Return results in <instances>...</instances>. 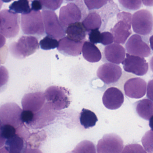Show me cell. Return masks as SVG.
Listing matches in <instances>:
<instances>
[{
  "label": "cell",
  "instance_id": "cell-31",
  "mask_svg": "<svg viewBox=\"0 0 153 153\" xmlns=\"http://www.w3.org/2000/svg\"><path fill=\"white\" fill-rule=\"evenodd\" d=\"M42 6L51 10H56L60 8L63 0H39Z\"/></svg>",
  "mask_w": 153,
  "mask_h": 153
},
{
  "label": "cell",
  "instance_id": "cell-33",
  "mask_svg": "<svg viewBox=\"0 0 153 153\" xmlns=\"http://www.w3.org/2000/svg\"><path fill=\"white\" fill-rule=\"evenodd\" d=\"M108 0H84L89 10L99 9L107 4Z\"/></svg>",
  "mask_w": 153,
  "mask_h": 153
},
{
  "label": "cell",
  "instance_id": "cell-2",
  "mask_svg": "<svg viewBox=\"0 0 153 153\" xmlns=\"http://www.w3.org/2000/svg\"><path fill=\"white\" fill-rule=\"evenodd\" d=\"M21 27L26 35L43 36L45 33V26L41 12L31 10L29 13L22 14Z\"/></svg>",
  "mask_w": 153,
  "mask_h": 153
},
{
  "label": "cell",
  "instance_id": "cell-48",
  "mask_svg": "<svg viewBox=\"0 0 153 153\" xmlns=\"http://www.w3.org/2000/svg\"><path fill=\"white\" fill-rule=\"evenodd\" d=\"M150 67L151 70L153 72V56L151 58L150 61Z\"/></svg>",
  "mask_w": 153,
  "mask_h": 153
},
{
  "label": "cell",
  "instance_id": "cell-37",
  "mask_svg": "<svg viewBox=\"0 0 153 153\" xmlns=\"http://www.w3.org/2000/svg\"><path fill=\"white\" fill-rule=\"evenodd\" d=\"M34 117V112L30 111L23 110L21 114V120L28 126L31 124Z\"/></svg>",
  "mask_w": 153,
  "mask_h": 153
},
{
  "label": "cell",
  "instance_id": "cell-16",
  "mask_svg": "<svg viewBox=\"0 0 153 153\" xmlns=\"http://www.w3.org/2000/svg\"><path fill=\"white\" fill-rule=\"evenodd\" d=\"M102 102L107 108L116 110L119 108L124 102V95L119 89L110 87L107 89L102 96Z\"/></svg>",
  "mask_w": 153,
  "mask_h": 153
},
{
  "label": "cell",
  "instance_id": "cell-17",
  "mask_svg": "<svg viewBox=\"0 0 153 153\" xmlns=\"http://www.w3.org/2000/svg\"><path fill=\"white\" fill-rule=\"evenodd\" d=\"M84 42V41H74L68 36L65 37L59 40L57 49L65 55L78 56L82 53Z\"/></svg>",
  "mask_w": 153,
  "mask_h": 153
},
{
  "label": "cell",
  "instance_id": "cell-8",
  "mask_svg": "<svg viewBox=\"0 0 153 153\" xmlns=\"http://www.w3.org/2000/svg\"><path fill=\"white\" fill-rule=\"evenodd\" d=\"M42 17L45 30L48 36L54 39H61L65 36L63 26L59 20L56 13L52 10H43Z\"/></svg>",
  "mask_w": 153,
  "mask_h": 153
},
{
  "label": "cell",
  "instance_id": "cell-46",
  "mask_svg": "<svg viewBox=\"0 0 153 153\" xmlns=\"http://www.w3.org/2000/svg\"><path fill=\"white\" fill-rule=\"evenodd\" d=\"M149 126L153 130V116L149 120Z\"/></svg>",
  "mask_w": 153,
  "mask_h": 153
},
{
  "label": "cell",
  "instance_id": "cell-30",
  "mask_svg": "<svg viewBox=\"0 0 153 153\" xmlns=\"http://www.w3.org/2000/svg\"><path fill=\"white\" fill-rule=\"evenodd\" d=\"M120 4L124 8L131 10H136L141 7V0H118Z\"/></svg>",
  "mask_w": 153,
  "mask_h": 153
},
{
  "label": "cell",
  "instance_id": "cell-40",
  "mask_svg": "<svg viewBox=\"0 0 153 153\" xmlns=\"http://www.w3.org/2000/svg\"><path fill=\"white\" fill-rule=\"evenodd\" d=\"M31 10L38 11L42 9V5L39 0H34L31 3Z\"/></svg>",
  "mask_w": 153,
  "mask_h": 153
},
{
  "label": "cell",
  "instance_id": "cell-36",
  "mask_svg": "<svg viewBox=\"0 0 153 153\" xmlns=\"http://www.w3.org/2000/svg\"><path fill=\"white\" fill-rule=\"evenodd\" d=\"M89 40L94 44L101 43V33L98 29L90 31L89 34Z\"/></svg>",
  "mask_w": 153,
  "mask_h": 153
},
{
  "label": "cell",
  "instance_id": "cell-38",
  "mask_svg": "<svg viewBox=\"0 0 153 153\" xmlns=\"http://www.w3.org/2000/svg\"><path fill=\"white\" fill-rule=\"evenodd\" d=\"M114 42L113 35L109 32H103L101 33V44L103 45H111Z\"/></svg>",
  "mask_w": 153,
  "mask_h": 153
},
{
  "label": "cell",
  "instance_id": "cell-44",
  "mask_svg": "<svg viewBox=\"0 0 153 153\" xmlns=\"http://www.w3.org/2000/svg\"><path fill=\"white\" fill-rule=\"evenodd\" d=\"M142 1L146 6H153V0H142Z\"/></svg>",
  "mask_w": 153,
  "mask_h": 153
},
{
  "label": "cell",
  "instance_id": "cell-12",
  "mask_svg": "<svg viewBox=\"0 0 153 153\" xmlns=\"http://www.w3.org/2000/svg\"><path fill=\"white\" fill-rule=\"evenodd\" d=\"M122 69L119 65L107 63L101 65L97 71V75L107 84L117 82L122 75Z\"/></svg>",
  "mask_w": 153,
  "mask_h": 153
},
{
  "label": "cell",
  "instance_id": "cell-21",
  "mask_svg": "<svg viewBox=\"0 0 153 153\" xmlns=\"http://www.w3.org/2000/svg\"><path fill=\"white\" fill-rule=\"evenodd\" d=\"M27 145V141L17 134L6 140L5 143V146L10 153H25Z\"/></svg>",
  "mask_w": 153,
  "mask_h": 153
},
{
  "label": "cell",
  "instance_id": "cell-22",
  "mask_svg": "<svg viewBox=\"0 0 153 153\" xmlns=\"http://www.w3.org/2000/svg\"><path fill=\"white\" fill-rule=\"evenodd\" d=\"M136 111L139 117L149 120L153 116V102L149 99H144L134 103Z\"/></svg>",
  "mask_w": 153,
  "mask_h": 153
},
{
  "label": "cell",
  "instance_id": "cell-27",
  "mask_svg": "<svg viewBox=\"0 0 153 153\" xmlns=\"http://www.w3.org/2000/svg\"><path fill=\"white\" fill-rule=\"evenodd\" d=\"M70 153H96V152L95 146L92 142L84 140L79 143Z\"/></svg>",
  "mask_w": 153,
  "mask_h": 153
},
{
  "label": "cell",
  "instance_id": "cell-23",
  "mask_svg": "<svg viewBox=\"0 0 153 153\" xmlns=\"http://www.w3.org/2000/svg\"><path fill=\"white\" fill-rule=\"evenodd\" d=\"M86 32L82 23L80 22L71 24L65 30L67 36L76 41H83L86 36Z\"/></svg>",
  "mask_w": 153,
  "mask_h": 153
},
{
  "label": "cell",
  "instance_id": "cell-28",
  "mask_svg": "<svg viewBox=\"0 0 153 153\" xmlns=\"http://www.w3.org/2000/svg\"><path fill=\"white\" fill-rule=\"evenodd\" d=\"M39 45L41 49L43 50H51L55 49L56 48H57L59 45V42L57 39L48 36L40 40Z\"/></svg>",
  "mask_w": 153,
  "mask_h": 153
},
{
  "label": "cell",
  "instance_id": "cell-39",
  "mask_svg": "<svg viewBox=\"0 0 153 153\" xmlns=\"http://www.w3.org/2000/svg\"><path fill=\"white\" fill-rule=\"evenodd\" d=\"M146 96L153 102V79L148 82L146 89Z\"/></svg>",
  "mask_w": 153,
  "mask_h": 153
},
{
  "label": "cell",
  "instance_id": "cell-24",
  "mask_svg": "<svg viewBox=\"0 0 153 153\" xmlns=\"http://www.w3.org/2000/svg\"><path fill=\"white\" fill-rule=\"evenodd\" d=\"M82 23L86 31L90 32L94 30H99L100 28L101 19L97 13L92 12L85 17Z\"/></svg>",
  "mask_w": 153,
  "mask_h": 153
},
{
  "label": "cell",
  "instance_id": "cell-32",
  "mask_svg": "<svg viewBox=\"0 0 153 153\" xmlns=\"http://www.w3.org/2000/svg\"><path fill=\"white\" fill-rule=\"evenodd\" d=\"M0 131L6 140L11 138L16 134V128L10 125H2Z\"/></svg>",
  "mask_w": 153,
  "mask_h": 153
},
{
  "label": "cell",
  "instance_id": "cell-45",
  "mask_svg": "<svg viewBox=\"0 0 153 153\" xmlns=\"http://www.w3.org/2000/svg\"><path fill=\"white\" fill-rule=\"evenodd\" d=\"M0 153H10L5 146L0 148Z\"/></svg>",
  "mask_w": 153,
  "mask_h": 153
},
{
  "label": "cell",
  "instance_id": "cell-53",
  "mask_svg": "<svg viewBox=\"0 0 153 153\" xmlns=\"http://www.w3.org/2000/svg\"><path fill=\"white\" fill-rule=\"evenodd\" d=\"M0 64H1V61H0Z\"/></svg>",
  "mask_w": 153,
  "mask_h": 153
},
{
  "label": "cell",
  "instance_id": "cell-19",
  "mask_svg": "<svg viewBox=\"0 0 153 153\" xmlns=\"http://www.w3.org/2000/svg\"><path fill=\"white\" fill-rule=\"evenodd\" d=\"M54 110L47 102L37 112L34 113V117L29 126L32 128H40L45 126L46 119H52L53 111Z\"/></svg>",
  "mask_w": 153,
  "mask_h": 153
},
{
  "label": "cell",
  "instance_id": "cell-1",
  "mask_svg": "<svg viewBox=\"0 0 153 153\" xmlns=\"http://www.w3.org/2000/svg\"><path fill=\"white\" fill-rule=\"evenodd\" d=\"M37 39L33 36H22L18 42H13L9 46L11 54L18 59H24L36 52L39 48Z\"/></svg>",
  "mask_w": 153,
  "mask_h": 153
},
{
  "label": "cell",
  "instance_id": "cell-18",
  "mask_svg": "<svg viewBox=\"0 0 153 153\" xmlns=\"http://www.w3.org/2000/svg\"><path fill=\"white\" fill-rule=\"evenodd\" d=\"M104 54L108 62L118 65L125 60L126 52L122 45L115 43L106 46L104 48Z\"/></svg>",
  "mask_w": 153,
  "mask_h": 153
},
{
  "label": "cell",
  "instance_id": "cell-13",
  "mask_svg": "<svg viewBox=\"0 0 153 153\" xmlns=\"http://www.w3.org/2000/svg\"><path fill=\"white\" fill-rule=\"evenodd\" d=\"M80 8L74 3H70L61 8L59 19L63 27H68L73 23L78 22L82 19Z\"/></svg>",
  "mask_w": 153,
  "mask_h": 153
},
{
  "label": "cell",
  "instance_id": "cell-42",
  "mask_svg": "<svg viewBox=\"0 0 153 153\" xmlns=\"http://www.w3.org/2000/svg\"><path fill=\"white\" fill-rule=\"evenodd\" d=\"M6 39L3 35L0 33V48H2L5 45Z\"/></svg>",
  "mask_w": 153,
  "mask_h": 153
},
{
  "label": "cell",
  "instance_id": "cell-11",
  "mask_svg": "<svg viewBox=\"0 0 153 153\" xmlns=\"http://www.w3.org/2000/svg\"><path fill=\"white\" fill-rule=\"evenodd\" d=\"M126 48L128 53L142 57H148L151 54V48L141 36L134 34L127 42Z\"/></svg>",
  "mask_w": 153,
  "mask_h": 153
},
{
  "label": "cell",
  "instance_id": "cell-25",
  "mask_svg": "<svg viewBox=\"0 0 153 153\" xmlns=\"http://www.w3.org/2000/svg\"><path fill=\"white\" fill-rule=\"evenodd\" d=\"M98 120V118L94 112L90 110L82 109L80 113V122L85 128L94 126Z\"/></svg>",
  "mask_w": 153,
  "mask_h": 153
},
{
  "label": "cell",
  "instance_id": "cell-7",
  "mask_svg": "<svg viewBox=\"0 0 153 153\" xmlns=\"http://www.w3.org/2000/svg\"><path fill=\"white\" fill-rule=\"evenodd\" d=\"M22 110L14 102H8L0 107V119L2 125H9L17 128L24 125L21 120Z\"/></svg>",
  "mask_w": 153,
  "mask_h": 153
},
{
  "label": "cell",
  "instance_id": "cell-9",
  "mask_svg": "<svg viewBox=\"0 0 153 153\" xmlns=\"http://www.w3.org/2000/svg\"><path fill=\"white\" fill-rule=\"evenodd\" d=\"M124 148L122 138L114 134L104 135L98 141L97 153H121Z\"/></svg>",
  "mask_w": 153,
  "mask_h": 153
},
{
  "label": "cell",
  "instance_id": "cell-47",
  "mask_svg": "<svg viewBox=\"0 0 153 153\" xmlns=\"http://www.w3.org/2000/svg\"><path fill=\"white\" fill-rule=\"evenodd\" d=\"M149 41H150V47H151V49L153 51V35L152 36L150 37Z\"/></svg>",
  "mask_w": 153,
  "mask_h": 153
},
{
  "label": "cell",
  "instance_id": "cell-43",
  "mask_svg": "<svg viewBox=\"0 0 153 153\" xmlns=\"http://www.w3.org/2000/svg\"><path fill=\"white\" fill-rule=\"evenodd\" d=\"M6 140L0 131V148L3 147L5 145V142Z\"/></svg>",
  "mask_w": 153,
  "mask_h": 153
},
{
  "label": "cell",
  "instance_id": "cell-52",
  "mask_svg": "<svg viewBox=\"0 0 153 153\" xmlns=\"http://www.w3.org/2000/svg\"><path fill=\"white\" fill-rule=\"evenodd\" d=\"M66 1H74V0H66Z\"/></svg>",
  "mask_w": 153,
  "mask_h": 153
},
{
  "label": "cell",
  "instance_id": "cell-26",
  "mask_svg": "<svg viewBox=\"0 0 153 153\" xmlns=\"http://www.w3.org/2000/svg\"><path fill=\"white\" fill-rule=\"evenodd\" d=\"M10 10L22 14L29 13L31 11L28 0H18L13 2L9 6Z\"/></svg>",
  "mask_w": 153,
  "mask_h": 153
},
{
  "label": "cell",
  "instance_id": "cell-4",
  "mask_svg": "<svg viewBox=\"0 0 153 153\" xmlns=\"http://www.w3.org/2000/svg\"><path fill=\"white\" fill-rule=\"evenodd\" d=\"M117 18L118 22L111 31L114 42L116 44L124 45L132 34V14L130 13L122 12L117 14Z\"/></svg>",
  "mask_w": 153,
  "mask_h": 153
},
{
  "label": "cell",
  "instance_id": "cell-49",
  "mask_svg": "<svg viewBox=\"0 0 153 153\" xmlns=\"http://www.w3.org/2000/svg\"><path fill=\"white\" fill-rule=\"evenodd\" d=\"M3 2L5 3H8L10 2L11 1L13 0H1Z\"/></svg>",
  "mask_w": 153,
  "mask_h": 153
},
{
  "label": "cell",
  "instance_id": "cell-20",
  "mask_svg": "<svg viewBox=\"0 0 153 153\" xmlns=\"http://www.w3.org/2000/svg\"><path fill=\"white\" fill-rule=\"evenodd\" d=\"M82 52L84 58L89 62H98L101 59L102 54L100 49L91 42H84Z\"/></svg>",
  "mask_w": 153,
  "mask_h": 153
},
{
  "label": "cell",
  "instance_id": "cell-10",
  "mask_svg": "<svg viewBox=\"0 0 153 153\" xmlns=\"http://www.w3.org/2000/svg\"><path fill=\"white\" fill-rule=\"evenodd\" d=\"M126 58L122 62L124 70L137 76H144L147 74L149 65L144 57L126 54Z\"/></svg>",
  "mask_w": 153,
  "mask_h": 153
},
{
  "label": "cell",
  "instance_id": "cell-15",
  "mask_svg": "<svg viewBox=\"0 0 153 153\" xmlns=\"http://www.w3.org/2000/svg\"><path fill=\"white\" fill-rule=\"evenodd\" d=\"M46 98L43 92L30 93L25 94L22 100L23 110L35 113L40 110L45 105Z\"/></svg>",
  "mask_w": 153,
  "mask_h": 153
},
{
  "label": "cell",
  "instance_id": "cell-5",
  "mask_svg": "<svg viewBox=\"0 0 153 153\" xmlns=\"http://www.w3.org/2000/svg\"><path fill=\"white\" fill-rule=\"evenodd\" d=\"M19 15L8 10L0 12V33L7 38L15 37L19 31Z\"/></svg>",
  "mask_w": 153,
  "mask_h": 153
},
{
  "label": "cell",
  "instance_id": "cell-41",
  "mask_svg": "<svg viewBox=\"0 0 153 153\" xmlns=\"http://www.w3.org/2000/svg\"><path fill=\"white\" fill-rule=\"evenodd\" d=\"M25 153H43L41 151L36 148H32L30 147L27 148Z\"/></svg>",
  "mask_w": 153,
  "mask_h": 153
},
{
  "label": "cell",
  "instance_id": "cell-50",
  "mask_svg": "<svg viewBox=\"0 0 153 153\" xmlns=\"http://www.w3.org/2000/svg\"><path fill=\"white\" fill-rule=\"evenodd\" d=\"M3 1L1 0H0V10H1V8L2 6Z\"/></svg>",
  "mask_w": 153,
  "mask_h": 153
},
{
  "label": "cell",
  "instance_id": "cell-3",
  "mask_svg": "<svg viewBox=\"0 0 153 153\" xmlns=\"http://www.w3.org/2000/svg\"><path fill=\"white\" fill-rule=\"evenodd\" d=\"M45 94L46 100L54 110L66 108L71 104L70 92L65 87L52 85L46 90Z\"/></svg>",
  "mask_w": 153,
  "mask_h": 153
},
{
  "label": "cell",
  "instance_id": "cell-14",
  "mask_svg": "<svg viewBox=\"0 0 153 153\" xmlns=\"http://www.w3.org/2000/svg\"><path fill=\"white\" fill-rule=\"evenodd\" d=\"M146 82L140 77L130 78L124 85L125 94L132 99H140L145 95L147 89Z\"/></svg>",
  "mask_w": 153,
  "mask_h": 153
},
{
  "label": "cell",
  "instance_id": "cell-34",
  "mask_svg": "<svg viewBox=\"0 0 153 153\" xmlns=\"http://www.w3.org/2000/svg\"><path fill=\"white\" fill-rule=\"evenodd\" d=\"M121 153H147L143 146L138 144L126 146Z\"/></svg>",
  "mask_w": 153,
  "mask_h": 153
},
{
  "label": "cell",
  "instance_id": "cell-51",
  "mask_svg": "<svg viewBox=\"0 0 153 153\" xmlns=\"http://www.w3.org/2000/svg\"><path fill=\"white\" fill-rule=\"evenodd\" d=\"M2 124L1 121V119H0V130H1V128Z\"/></svg>",
  "mask_w": 153,
  "mask_h": 153
},
{
  "label": "cell",
  "instance_id": "cell-35",
  "mask_svg": "<svg viewBox=\"0 0 153 153\" xmlns=\"http://www.w3.org/2000/svg\"><path fill=\"white\" fill-rule=\"evenodd\" d=\"M8 70L4 66H0V89L6 85L9 80Z\"/></svg>",
  "mask_w": 153,
  "mask_h": 153
},
{
  "label": "cell",
  "instance_id": "cell-6",
  "mask_svg": "<svg viewBox=\"0 0 153 153\" xmlns=\"http://www.w3.org/2000/svg\"><path fill=\"white\" fill-rule=\"evenodd\" d=\"M133 30L138 35L146 36L153 29V16L149 11L141 10L136 12L132 19Z\"/></svg>",
  "mask_w": 153,
  "mask_h": 153
},
{
  "label": "cell",
  "instance_id": "cell-29",
  "mask_svg": "<svg viewBox=\"0 0 153 153\" xmlns=\"http://www.w3.org/2000/svg\"><path fill=\"white\" fill-rule=\"evenodd\" d=\"M142 142L146 152H153V130H149L145 133L142 138Z\"/></svg>",
  "mask_w": 153,
  "mask_h": 153
}]
</instances>
